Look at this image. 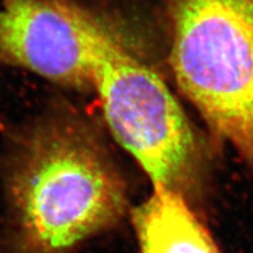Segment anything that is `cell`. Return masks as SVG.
<instances>
[{
  "label": "cell",
  "mask_w": 253,
  "mask_h": 253,
  "mask_svg": "<svg viewBox=\"0 0 253 253\" xmlns=\"http://www.w3.org/2000/svg\"><path fill=\"white\" fill-rule=\"evenodd\" d=\"M0 253H75L122 223L126 184L75 113H48L20 132L4 170Z\"/></svg>",
  "instance_id": "cell-1"
},
{
  "label": "cell",
  "mask_w": 253,
  "mask_h": 253,
  "mask_svg": "<svg viewBox=\"0 0 253 253\" xmlns=\"http://www.w3.org/2000/svg\"><path fill=\"white\" fill-rule=\"evenodd\" d=\"M179 89L253 175V0H167Z\"/></svg>",
  "instance_id": "cell-2"
},
{
  "label": "cell",
  "mask_w": 253,
  "mask_h": 253,
  "mask_svg": "<svg viewBox=\"0 0 253 253\" xmlns=\"http://www.w3.org/2000/svg\"><path fill=\"white\" fill-rule=\"evenodd\" d=\"M104 121L153 189L182 195L196 209L207 151L163 79L114 36L94 75Z\"/></svg>",
  "instance_id": "cell-3"
},
{
  "label": "cell",
  "mask_w": 253,
  "mask_h": 253,
  "mask_svg": "<svg viewBox=\"0 0 253 253\" xmlns=\"http://www.w3.org/2000/svg\"><path fill=\"white\" fill-rule=\"evenodd\" d=\"M114 34L74 2L0 0V63L60 86L93 89Z\"/></svg>",
  "instance_id": "cell-4"
},
{
  "label": "cell",
  "mask_w": 253,
  "mask_h": 253,
  "mask_svg": "<svg viewBox=\"0 0 253 253\" xmlns=\"http://www.w3.org/2000/svg\"><path fill=\"white\" fill-rule=\"evenodd\" d=\"M140 253H221L196 209L166 189L130 210Z\"/></svg>",
  "instance_id": "cell-5"
},
{
  "label": "cell",
  "mask_w": 253,
  "mask_h": 253,
  "mask_svg": "<svg viewBox=\"0 0 253 253\" xmlns=\"http://www.w3.org/2000/svg\"><path fill=\"white\" fill-rule=\"evenodd\" d=\"M53 1H56V2H62V4H69V2H73L72 0H53Z\"/></svg>",
  "instance_id": "cell-6"
}]
</instances>
